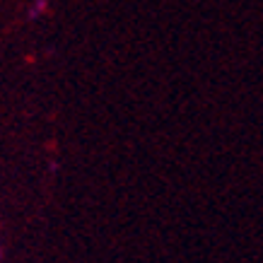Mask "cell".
<instances>
[{"mask_svg":"<svg viewBox=\"0 0 263 263\" xmlns=\"http://www.w3.org/2000/svg\"><path fill=\"white\" fill-rule=\"evenodd\" d=\"M0 256H3V249H0Z\"/></svg>","mask_w":263,"mask_h":263,"instance_id":"7a4b0ae2","label":"cell"},{"mask_svg":"<svg viewBox=\"0 0 263 263\" xmlns=\"http://www.w3.org/2000/svg\"><path fill=\"white\" fill-rule=\"evenodd\" d=\"M46 8H48L46 0H32V5L27 8V17H29V20H39V17L46 12Z\"/></svg>","mask_w":263,"mask_h":263,"instance_id":"6da1fadb","label":"cell"}]
</instances>
